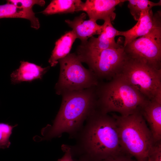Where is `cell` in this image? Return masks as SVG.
I'll list each match as a JSON object with an SVG mask.
<instances>
[{
	"label": "cell",
	"mask_w": 161,
	"mask_h": 161,
	"mask_svg": "<svg viewBox=\"0 0 161 161\" xmlns=\"http://www.w3.org/2000/svg\"><path fill=\"white\" fill-rule=\"evenodd\" d=\"M126 1L127 0H87L84 3L83 11L86 12L89 19L97 21L110 19L112 21L116 16L114 12L116 6Z\"/></svg>",
	"instance_id": "30bf717a"
},
{
	"label": "cell",
	"mask_w": 161,
	"mask_h": 161,
	"mask_svg": "<svg viewBox=\"0 0 161 161\" xmlns=\"http://www.w3.org/2000/svg\"><path fill=\"white\" fill-rule=\"evenodd\" d=\"M124 47L129 57L161 69V25Z\"/></svg>",
	"instance_id": "ba28073f"
},
{
	"label": "cell",
	"mask_w": 161,
	"mask_h": 161,
	"mask_svg": "<svg viewBox=\"0 0 161 161\" xmlns=\"http://www.w3.org/2000/svg\"><path fill=\"white\" fill-rule=\"evenodd\" d=\"M116 75L121 77L148 100L161 96V69L128 56Z\"/></svg>",
	"instance_id": "5b68a950"
},
{
	"label": "cell",
	"mask_w": 161,
	"mask_h": 161,
	"mask_svg": "<svg viewBox=\"0 0 161 161\" xmlns=\"http://www.w3.org/2000/svg\"><path fill=\"white\" fill-rule=\"evenodd\" d=\"M17 124L12 126L9 123H0V148H8L11 143L9 138L13 128Z\"/></svg>",
	"instance_id": "d6986e66"
},
{
	"label": "cell",
	"mask_w": 161,
	"mask_h": 161,
	"mask_svg": "<svg viewBox=\"0 0 161 161\" xmlns=\"http://www.w3.org/2000/svg\"><path fill=\"white\" fill-rule=\"evenodd\" d=\"M69 145L72 155L78 154L89 161H101L125 152L121 146L116 122L112 116L95 109Z\"/></svg>",
	"instance_id": "6da1fadb"
},
{
	"label": "cell",
	"mask_w": 161,
	"mask_h": 161,
	"mask_svg": "<svg viewBox=\"0 0 161 161\" xmlns=\"http://www.w3.org/2000/svg\"><path fill=\"white\" fill-rule=\"evenodd\" d=\"M104 21L102 31L98 37L92 36L85 43L92 47L99 49H117L123 47L115 40L119 31L113 27L110 19Z\"/></svg>",
	"instance_id": "4fadbf2b"
},
{
	"label": "cell",
	"mask_w": 161,
	"mask_h": 161,
	"mask_svg": "<svg viewBox=\"0 0 161 161\" xmlns=\"http://www.w3.org/2000/svg\"><path fill=\"white\" fill-rule=\"evenodd\" d=\"M128 7L134 20L138 21L142 13L149 10L154 7L160 6L161 1L155 3L148 0H129Z\"/></svg>",
	"instance_id": "ac0fdd59"
},
{
	"label": "cell",
	"mask_w": 161,
	"mask_h": 161,
	"mask_svg": "<svg viewBox=\"0 0 161 161\" xmlns=\"http://www.w3.org/2000/svg\"><path fill=\"white\" fill-rule=\"evenodd\" d=\"M148 161H161V141L155 143L149 153Z\"/></svg>",
	"instance_id": "44dd1931"
},
{
	"label": "cell",
	"mask_w": 161,
	"mask_h": 161,
	"mask_svg": "<svg viewBox=\"0 0 161 161\" xmlns=\"http://www.w3.org/2000/svg\"><path fill=\"white\" fill-rule=\"evenodd\" d=\"M161 25V12L154 14L152 10L143 11L136 24L130 29L119 31L118 35L125 37L123 47H125L138 37L143 36L152 29Z\"/></svg>",
	"instance_id": "9c48e42d"
},
{
	"label": "cell",
	"mask_w": 161,
	"mask_h": 161,
	"mask_svg": "<svg viewBox=\"0 0 161 161\" xmlns=\"http://www.w3.org/2000/svg\"><path fill=\"white\" fill-rule=\"evenodd\" d=\"M100 95L98 110L104 114L117 112L123 116L140 111L148 101L118 75L102 87Z\"/></svg>",
	"instance_id": "277c9868"
},
{
	"label": "cell",
	"mask_w": 161,
	"mask_h": 161,
	"mask_svg": "<svg viewBox=\"0 0 161 161\" xmlns=\"http://www.w3.org/2000/svg\"><path fill=\"white\" fill-rule=\"evenodd\" d=\"M86 14H81L73 20H65V23L72 29L77 38L83 43L87 42L89 38L94 35H99L103 29V25L97 24L96 21L89 19L85 20Z\"/></svg>",
	"instance_id": "8fae6325"
},
{
	"label": "cell",
	"mask_w": 161,
	"mask_h": 161,
	"mask_svg": "<svg viewBox=\"0 0 161 161\" xmlns=\"http://www.w3.org/2000/svg\"><path fill=\"white\" fill-rule=\"evenodd\" d=\"M48 69L49 67L43 68L33 63L21 61L19 68L11 74V83L16 84L24 81L31 82L35 80H41Z\"/></svg>",
	"instance_id": "5bb4252c"
},
{
	"label": "cell",
	"mask_w": 161,
	"mask_h": 161,
	"mask_svg": "<svg viewBox=\"0 0 161 161\" xmlns=\"http://www.w3.org/2000/svg\"><path fill=\"white\" fill-rule=\"evenodd\" d=\"M93 88L65 93L53 124L42 129L41 140L59 137L64 133L75 138L87 118L95 109L97 101Z\"/></svg>",
	"instance_id": "7a4b0ae2"
},
{
	"label": "cell",
	"mask_w": 161,
	"mask_h": 161,
	"mask_svg": "<svg viewBox=\"0 0 161 161\" xmlns=\"http://www.w3.org/2000/svg\"><path fill=\"white\" fill-rule=\"evenodd\" d=\"M140 112L148 124L155 142L161 141V98L148 100Z\"/></svg>",
	"instance_id": "7c38bea8"
},
{
	"label": "cell",
	"mask_w": 161,
	"mask_h": 161,
	"mask_svg": "<svg viewBox=\"0 0 161 161\" xmlns=\"http://www.w3.org/2000/svg\"><path fill=\"white\" fill-rule=\"evenodd\" d=\"M112 116L123 151L138 161H148L149 153L155 142L140 111L126 116L115 114Z\"/></svg>",
	"instance_id": "3957f363"
},
{
	"label": "cell",
	"mask_w": 161,
	"mask_h": 161,
	"mask_svg": "<svg viewBox=\"0 0 161 161\" xmlns=\"http://www.w3.org/2000/svg\"><path fill=\"white\" fill-rule=\"evenodd\" d=\"M61 149L64 154L63 156L57 161H74L73 157L69 145L63 144Z\"/></svg>",
	"instance_id": "603a6c76"
},
{
	"label": "cell",
	"mask_w": 161,
	"mask_h": 161,
	"mask_svg": "<svg viewBox=\"0 0 161 161\" xmlns=\"http://www.w3.org/2000/svg\"><path fill=\"white\" fill-rule=\"evenodd\" d=\"M58 62L60 72L55 86L57 94L82 90L97 85V78L90 69L83 66L76 53H69Z\"/></svg>",
	"instance_id": "52a82bcc"
},
{
	"label": "cell",
	"mask_w": 161,
	"mask_h": 161,
	"mask_svg": "<svg viewBox=\"0 0 161 161\" xmlns=\"http://www.w3.org/2000/svg\"><path fill=\"white\" fill-rule=\"evenodd\" d=\"M132 157L127 153L123 152L101 161H138L136 160L133 159Z\"/></svg>",
	"instance_id": "7402d4cb"
},
{
	"label": "cell",
	"mask_w": 161,
	"mask_h": 161,
	"mask_svg": "<svg viewBox=\"0 0 161 161\" xmlns=\"http://www.w3.org/2000/svg\"><path fill=\"white\" fill-rule=\"evenodd\" d=\"M78 161H89L83 157H81L79 159V160Z\"/></svg>",
	"instance_id": "cb8c5ba5"
},
{
	"label": "cell",
	"mask_w": 161,
	"mask_h": 161,
	"mask_svg": "<svg viewBox=\"0 0 161 161\" xmlns=\"http://www.w3.org/2000/svg\"><path fill=\"white\" fill-rule=\"evenodd\" d=\"M72 30L66 32L55 42L48 62L52 67L55 66L59 60L65 58L70 53L72 46L77 39Z\"/></svg>",
	"instance_id": "2e32d148"
},
{
	"label": "cell",
	"mask_w": 161,
	"mask_h": 161,
	"mask_svg": "<svg viewBox=\"0 0 161 161\" xmlns=\"http://www.w3.org/2000/svg\"><path fill=\"white\" fill-rule=\"evenodd\" d=\"M8 1L14 4L29 9H32L33 6L36 4L43 6L45 3V1L43 0H10Z\"/></svg>",
	"instance_id": "ffe728a7"
},
{
	"label": "cell",
	"mask_w": 161,
	"mask_h": 161,
	"mask_svg": "<svg viewBox=\"0 0 161 161\" xmlns=\"http://www.w3.org/2000/svg\"><path fill=\"white\" fill-rule=\"evenodd\" d=\"M84 5L80 0H53L41 13L45 15L73 13L83 11Z\"/></svg>",
	"instance_id": "e0dca14e"
},
{
	"label": "cell",
	"mask_w": 161,
	"mask_h": 161,
	"mask_svg": "<svg viewBox=\"0 0 161 161\" xmlns=\"http://www.w3.org/2000/svg\"><path fill=\"white\" fill-rule=\"evenodd\" d=\"M76 54L81 62L87 64L97 78H104L116 76L128 57L123 46L117 49H99L86 43H81Z\"/></svg>",
	"instance_id": "8992f818"
},
{
	"label": "cell",
	"mask_w": 161,
	"mask_h": 161,
	"mask_svg": "<svg viewBox=\"0 0 161 161\" xmlns=\"http://www.w3.org/2000/svg\"><path fill=\"white\" fill-rule=\"evenodd\" d=\"M8 18L26 19L30 21L32 27L37 30L40 27L38 19L32 9L24 8L7 1V3L0 5V19Z\"/></svg>",
	"instance_id": "9a60e30c"
}]
</instances>
